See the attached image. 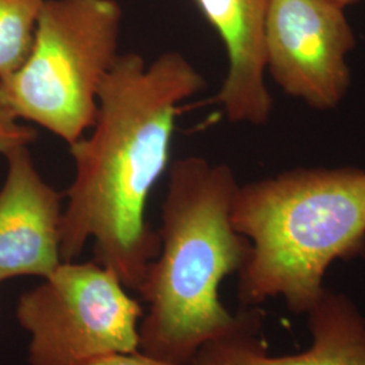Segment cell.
Instances as JSON below:
<instances>
[{"label":"cell","mask_w":365,"mask_h":365,"mask_svg":"<svg viewBox=\"0 0 365 365\" xmlns=\"http://www.w3.org/2000/svg\"><path fill=\"white\" fill-rule=\"evenodd\" d=\"M205 87L180 53L152 63L138 53L119 54L102 83L91 134L69 145L76 173L64 192L63 262L76 260L92 240L95 261L140 292L161 247L146 220L148 200L168 168L179 107Z\"/></svg>","instance_id":"obj_1"},{"label":"cell","mask_w":365,"mask_h":365,"mask_svg":"<svg viewBox=\"0 0 365 365\" xmlns=\"http://www.w3.org/2000/svg\"><path fill=\"white\" fill-rule=\"evenodd\" d=\"M233 170L205 157L176 160L163 202L160 252L140 295L149 304L140 324V351L176 365H191L197 351L261 317L232 314L220 298L225 277L240 272L250 253L235 230L232 206L238 188Z\"/></svg>","instance_id":"obj_2"},{"label":"cell","mask_w":365,"mask_h":365,"mask_svg":"<svg viewBox=\"0 0 365 365\" xmlns=\"http://www.w3.org/2000/svg\"><path fill=\"white\" fill-rule=\"evenodd\" d=\"M232 222L250 242L240 302L256 307L282 298L306 315L330 265L365 256V170L295 168L238 185Z\"/></svg>","instance_id":"obj_3"},{"label":"cell","mask_w":365,"mask_h":365,"mask_svg":"<svg viewBox=\"0 0 365 365\" xmlns=\"http://www.w3.org/2000/svg\"><path fill=\"white\" fill-rule=\"evenodd\" d=\"M120 22L117 0H45L25 63L0 78V107L75 144L95 123Z\"/></svg>","instance_id":"obj_4"},{"label":"cell","mask_w":365,"mask_h":365,"mask_svg":"<svg viewBox=\"0 0 365 365\" xmlns=\"http://www.w3.org/2000/svg\"><path fill=\"white\" fill-rule=\"evenodd\" d=\"M96 261L61 262L21 295L15 315L30 334V365H90L140 351L141 304Z\"/></svg>","instance_id":"obj_5"},{"label":"cell","mask_w":365,"mask_h":365,"mask_svg":"<svg viewBox=\"0 0 365 365\" xmlns=\"http://www.w3.org/2000/svg\"><path fill=\"white\" fill-rule=\"evenodd\" d=\"M344 10L330 0H269L267 10L265 72L319 111L339 107L351 87L356 37Z\"/></svg>","instance_id":"obj_6"},{"label":"cell","mask_w":365,"mask_h":365,"mask_svg":"<svg viewBox=\"0 0 365 365\" xmlns=\"http://www.w3.org/2000/svg\"><path fill=\"white\" fill-rule=\"evenodd\" d=\"M0 188V283L19 276L46 279L63 262L60 229L66 195L45 182L27 146L6 155Z\"/></svg>","instance_id":"obj_7"},{"label":"cell","mask_w":365,"mask_h":365,"mask_svg":"<svg viewBox=\"0 0 365 365\" xmlns=\"http://www.w3.org/2000/svg\"><path fill=\"white\" fill-rule=\"evenodd\" d=\"M306 315L312 345L304 352L269 354L259 339L261 315L203 345L191 365H365V318L348 295L325 288Z\"/></svg>","instance_id":"obj_8"},{"label":"cell","mask_w":365,"mask_h":365,"mask_svg":"<svg viewBox=\"0 0 365 365\" xmlns=\"http://www.w3.org/2000/svg\"><path fill=\"white\" fill-rule=\"evenodd\" d=\"M200 13L221 37L227 73L214 103L233 123L261 126L274 107L265 83L264 26L269 0H195Z\"/></svg>","instance_id":"obj_9"},{"label":"cell","mask_w":365,"mask_h":365,"mask_svg":"<svg viewBox=\"0 0 365 365\" xmlns=\"http://www.w3.org/2000/svg\"><path fill=\"white\" fill-rule=\"evenodd\" d=\"M45 0H0V78L25 63Z\"/></svg>","instance_id":"obj_10"},{"label":"cell","mask_w":365,"mask_h":365,"mask_svg":"<svg viewBox=\"0 0 365 365\" xmlns=\"http://www.w3.org/2000/svg\"><path fill=\"white\" fill-rule=\"evenodd\" d=\"M37 138V131L31 126L22 125L18 118L0 107V153L6 156L14 149L29 146Z\"/></svg>","instance_id":"obj_11"},{"label":"cell","mask_w":365,"mask_h":365,"mask_svg":"<svg viewBox=\"0 0 365 365\" xmlns=\"http://www.w3.org/2000/svg\"><path fill=\"white\" fill-rule=\"evenodd\" d=\"M90 365H176L163 361L155 359L152 356H148L145 353L138 351V352L123 353V354H115L110 356L102 360H98Z\"/></svg>","instance_id":"obj_12"},{"label":"cell","mask_w":365,"mask_h":365,"mask_svg":"<svg viewBox=\"0 0 365 365\" xmlns=\"http://www.w3.org/2000/svg\"><path fill=\"white\" fill-rule=\"evenodd\" d=\"M330 1H333V3H336V4H339V6L345 9L348 6H353V4L359 3L360 0H330Z\"/></svg>","instance_id":"obj_13"}]
</instances>
